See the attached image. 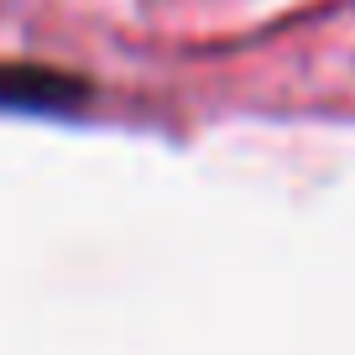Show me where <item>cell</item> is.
<instances>
[{
	"instance_id": "obj_1",
	"label": "cell",
	"mask_w": 355,
	"mask_h": 355,
	"mask_svg": "<svg viewBox=\"0 0 355 355\" xmlns=\"http://www.w3.org/2000/svg\"><path fill=\"white\" fill-rule=\"evenodd\" d=\"M84 84L58 68H0V110L11 115H73Z\"/></svg>"
}]
</instances>
